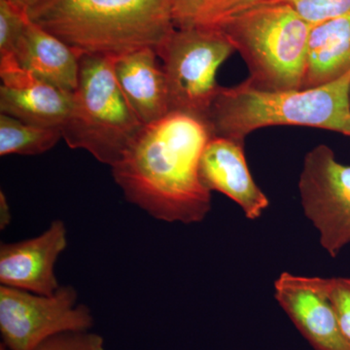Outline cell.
<instances>
[{
  "label": "cell",
  "instance_id": "cell-1",
  "mask_svg": "<svg viewBox=\"0 0 350 350\" xmlns=\"http://www.w3.org/2000/svg\"><path fill=\"white\" fill-rule=\"evenodd\" d=\"M213 137L204 120L178 111L144 125L112 175L126 200L163 222L199 223L211 209L200 162Z\"/></svg>",
  "mask_w": 350,
  "mask_h": 350
},
{
  "label": "cell",
  "instance_id": "cell-2",
  "mask_svg": "<svg viewBox=\"0 0 350 350\" xmlns=\"http://www.w3.org/2000/svg\"><path fill=\"white\" fill-rule=\"evenodd\" d=\"M27 16L81 56L111 59L158 52L175 29L172 0H41Z\"/></svg>",
  "mask_w": 350,
  "mask_h": 350
},
{
  "label": "cell",
  "instance_id": "cell-3",
  "mask_svg": "<svg viewBox=\"0 0 350 350\" xmlns=\"http://www.w3.org/2000/svg\"><path fill=\"white\" fill-rule=\"evenodd\" d=\"M206 122L213 137L241 144L254 131L273 126L321 129L350 137V70L310 89L266 91L247 79L220 86Z\"/></svg>",
  "mask_w": 350,
  "mask_h": 350
},
{
  "label": "cell",
  "instance_id": "cell-4",
  "mask_svg": "<svg viewBox=\"0 0 350 350\" xmlns=\"http://www.w3.org/2000/svg\"><path fill=\"white\" fill-rule=\"evenodd\" d=\"M243 57L248 81L266 91L300 90L312 25L288 4L269 2L214 25Z\"/></svg>",
  "mask_w": 350,
  "mask_h": 350
},
{
  "label": "cell",
  "instance_id": "cell-5",
  "mask_svg": "<svg viewBox=\"0 0 350 350\" xmlns=\"http://www.w3.org/2000/svg\"><path fill=\"white\" fill-rule=\"evenodd\" d=\"M144 126L119 87L112 59L82 56L70 112L62 128L66 144L111 167Z\"/></svg>",
  "mask_w": 350,
  "mask_h": 350
},
{
  "label": "cell",
  "instance_id": "cell-6",
  "mask_svg": "<svg viewBox=\"0 0 350 350\" xmlns=\"http://www.w3.org/2000/svg\"><path fill=\"white\" fill-rule=\"evenodd\" d=\"M234 52L229 39L215 27H175L157 52L163 62L170 111L206 121L220 87L218 69Z\"/></svg>",
  "mask_w": 350,
  "mask_h": 350
},
{
  "label": "cell",
  "instance_id": "cell-7",
  "mask_svg": "<svg viewBox=\"0 0 350 350\" xmlns=\"http://www.w3.org/2000/svg\"><path fill=\"white\" fill-rule=\"evenodd\" d=\"M75 288L61 285L52 295L0 287V332L8 350H34L48 338L89 331L93 315L78 304Z\"/></svg>",
  "mask_w": 350,
  "mask_h": 350
},
{
  "label": "cell",
  "instance_id": "cell-8",
  "mask_svg": "<svg viewBox=\"0 0 350 350\" xmlns=\"http://www.w3.org/2000/svg\"><path fill=\"white\" fill-rule=\"evenodd\" d=\"M298 187L322 247L337 256L350 243V165L338 162L328 145H317L305 157Z\"/></svg>",
  "mask_w": 350,
  "mask_h": 350
},
{
  "label": "cell",
  "instance_id": "cell-9",
  "mask_svg": "<svg viewBox=\"0 0 350 350\" xmlns=\"http://www.w3.org/2000/svg\"><path fill=\"white\" fill-rule=\"evenodd\" d=\"M275 297L314 350H350L328 295V278L282 273Z\"/></svg>",
  "mask_w": 350,
  "mask_h": 350
},
{
  "label": "cell",
  "instance_id": "cell-10",
  "mask_svg": "<svg viewBox=\"0 0 350 350\" xmlns=\"http://www.w3.org/2000/svg\"><path fill=\"white\" fill-rule=\"evenodd\" d=\"M66 247L68 231L59 219L38 237L2 243L0 283L31 293L54 294L61 286L55 275V265Z\"/></svg>",
  "mask_w": 350,
  "mask_h": 350
},
{
  "label": "cell",
  "instance_id": "cell-11",
  "mask_svg": "<svg viewBox=\"0 0 350 350\" xmlns=\"http://www.w3.org/2000/svg\"><path fill=\"white\" fill-rule=\"evenodd\" d=\"M202 183L234 200L250 220L261 217L269 206L267 196L253 179L244 154V144L229 138L213 137L200 162Z\"/></svg>",
  "mask_w": 350,
  "mask_h": 350
},
{
  "label": "cell",
  "instance_id": "cell-12",
  "mask_svg": "<svg viewBox=\"0 0 350 350\" xmlns=\"http://www.w3.org/2000/svg\"><path fill=\"white\" fill-rule=\"evenodd\" d=\"M0 112L32 125L63 128L72 103L66 93L20 66L0 69Z\"/></svg>",
  "mask_w": 350,
  "mask_h": 350
},
{
  "label": "cell",
  "instance_id": "cell-13",
  "mask_svg": "<svg viewBox=\"0 0 350 350\" xmlns=\"http://www.w3.org/2000/svg\"><path fill=\"white\" fill-rule=\"evenodd\" d=\"M156 50L144 48L112 59L115 77L144 125L170 112L169 92Z\"/></svg>",
  "mask_w": 350,
  "mask_h": 350
},
{
  "label": "cell",
  "instance_id": "cell-14",
  "mask_svg": "<svg viewBox=\"0 0 350 350\" xmlns=\"http://www.w3.org/2000/svg\"><path fill=\"white\" fill-rule=\"evenodd\" d=\"M81 57L29 18L16 55L21 68L68 94L77 88Z\"/></svg>",
  "mask_w": 350,
  "mask_h": 350
},
{
  "label": "cell",
  "instance_id": "cell-15",
  "mask_svg": "<svg viewBox=\"0 0 350 350\" xmlns=\"http://www.w3.org/2000/svg\"><path fill=\"white\" fill-rule=\"evenodd\" d=\"M350 70V14L312 25L301 89L324 86Z\"/></svg>",
  "mask_w": 350,
  "mask_h": 350
},
{
  "label": "cell",
  "instance_id": "cell-16",
  "mask_svg": "<svg viewBox=\"0 0 350 350\" xmlns=\"http://www.w3.org/2000/svg\"><path fill=\"white\" fill-rule=\"evenodd\" d=\"M63 139L61 129L25 123L0 114V156H38L51 150Z\"/></svg>",
  "mask_w": 350,
  "mask_h": 350
},
{
  "label": "cell",
  "instance_id": "cell-17",
  "mask_svg": "<svg viewBox=\"0 0 350 350\" xmlns=\"http://www.w3.org/2000/svg\"><path fill=\"white\" fill-rule=\"evenodd\" d=\"M29 22L27 12L0 0V69L18 66V46Z\"/></svg>",
  "mask_w": 350,
  "mask_h": 350
},
{
  "label": "cell",
  "instance_id": "cell-18",
  "mask_svg": "<svg viewBox=\"0 0 350 350\" xmlns=\"http://www.w3.org/2000/svg\"><path fill=\"white\" fill-rule=\"evenodd\" d=\"M271 2L288 4L310 25L350 14V0H273Z\"/></svg>",
  "mask_w": 350,
  "mask_h": 350
},
{
  "label": "cell",
  "instance_id": "cell-19",
  "mask_svg": "<svg viewBox=\"0 0 350 350\" xmlns=\"http://www.w3.org/2000/svg\"><path fill=\"white\" fill-rule=\"evenodd\" d=\"M34 350H105V340L98 334L68 332L48 338Z\"/></svg>",
  "mask_w": 350,
  "mask_h": 350
},
{
  "label": "cell",
  "instance_id": "cell-20",
  "mask_svg": "<svg viewBox=\"0 0 350 350\" xmlns=\"http://www.w3.org/2000/svg\"><path fill=\"white\" fill-rule=\"evenodd\" d=\"M328 295L340 332L350 345V278H328Z\"/></svg>",
  "mask_w": 350,
  "mask_h": 350
},
{
  "label": "cell",
  "instance_id": "cell-21",
  "mask_svg": "<svg viewBox=\"0 0 350 350\" xmlns=\"http://www.w3.org/2000/svg\"><path fill=\"white\" fill-rule=\"evenodd\" d=\"M271 1L273 0H217L200 16L199 19L196 21L194 24L191 25L214 27L247 9Z\"/></svg>",
  "mask_w": 350,
  "mask_h": 350
},
{
  "label": "cell",
  "instance_id": "cell-22",
  "mask_svg": "<svg viewBox=\"0 0 350 350\" xmlns=\"http://www.w3.org/2000/svg\"><path fill=\"white\" fill-rule=\"evenodd\" d=\"M217 0H172L175 27L194 24Z\"/></svg>",
  "mask_w": 350,
  "mask_h": 350
},
{
  "label": "cell",
  "instance_id": "cell-23",
  "mask_svg": "<svg viewBox=\"0 0 350 350\" xmlns=\"http://www.w3.org/2000/svg\"><path fill=\"white\" fill-rule=\"evenodd\" d=\"M11 221V211L9 207L8 202H7L6 196L4 193H0V228L2 230L8 227Z\"/></svg>",
  "mask_w": 350,
  "mask_h": 350
},
{
  "label": "cell",
  "instance_id": "cell-24",
  "mask_svg": "<svg viewBox=\"0 0 350 350\" xmlns=\"http://www.w3.org/2000/svg\"><path fill=\"white\" fill-rule=\"evenodd\" d=\"M6 1L12 4L13 6L17 7L20 10L27 13L34 6L38 5L41 0H6Z\"/></svg>",
  "mask_w": 350,
  "mask_h": 350
},
{
  "label": "cell",
  "instance_id": "cell-25",
  "mask_svg": "<svg viewBox=\"0 0 350 350\" xmlns=\"http://www.w3.org/2000/svg\"><path fill=\"white\" fill-rule=\"evenodd\" d=\"M0 350H8V349H7L5 345H4L3 344H1V345H0Z\"/></svg>",
  "mask_w": 350,
  "mask_h": 350
}]
</instances>
